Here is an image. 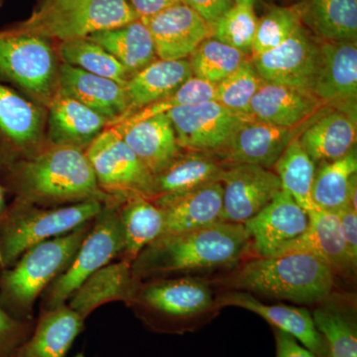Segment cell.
Masks as SVG:
<instances>
[{"label": "cell", "mask_w": 357, "mask_h": 357, "mask_svg": "<svg viewBox=\"0 0 357 357\" xmlns=\"http://www.w3.org/2000/svg\"><path fill=\"white\" fill-rule=\"evenodd\" d=\"M319 52L321 60L314 86V96L324 105L356 102V40H319Z\"/></svg>", "instance_id": "cell-20"}, {"label": "cell", "mask_w": 357, "mask_h": 357, "mask_svg": "<svg viewBox=\"0 0 357 357\" xmlns=\"http://www.w3.org/2000/svg\"><path fill=\"white\" fill-rule=\"evenodd\" d=\"M298 4L274 7L257 21L250 57L278 47L302 26Z\"/></svg>", "instance_id": "cell-39"}, {"label": "cell", "mask_w": 357, "mask_h": 357, "mask_svg": "<svg viewBox=\"0 0 357 357\" xmlns=\"http://www.w3.org/2000/svg\"><path fill=\"white\" fill-rule=\"evenodd\" d=\"M105 206L89 201L44 208L14 199L0 215V271L13 267L33 246L95 220Z\"/></svg>", "instance_id": "cell-5"}, {"label": "cell", "mask_w": 357, "mask_h": 357, "mask_svg": "<svg viewBox=\"0 0 357 357\" xmlns=\"http://www.w3.org/2000/svg\"><path fill=\"white\" fill-rule=\"evenodd\" d=\"M49 144L86 151L109 121L83 103L57 91L48 105Z\"/></svg>", "instance_id": "cell-24"}, {"label": "cell", "mask_w": 357, "mask_h": 357, "mask_svg": "<svg viewBox=\"0 0 357 357\" xmlns=\"http://www.w3.org/2000/svg\"><path fill=\"white\" fill-rule=\"evenodd\" d=\"M58 89L105 117L107 128L116 124L128 109L124 86L66 63L59 66Z\"/></svg>", "instance_id": "cell-21"}, {"label": "cell", "mask_w": 357, "mask_h": 357, "mask_svg": "<svg viewBox=\"0 0 357 357\" xmlns=\"http://www.w3.org/2000/svg\"><path fill=\"white\" fill-rule=\"evenodd\" d=\"M59 66L48 39L0 31V79L20 86L48 107L58 91Z\"/></svg>", "instance_id": "cell-9"}, {"label": "cell", "mask_w": 357, "mask_h": 357, "mask_svg": "<svg viewBox=\"0 0 357 357\" xmlns=\"http://www.w3.org/2000/svg\"><path fill=\"white\" fill-rule=\"evenodd\" d=\"M84 328V319L68 304L40 310L31 335L13 357H67Z\"/></svg>", "instance_id": "cell-27"}, {"label": "cell", "mask_w": 357, "mask_h": 357, "mask_svg": "<svg viewBox=\"0 0 357 357\" xmlns=\"http://www.w3.org/2000/svg\"><path fill=\"white\" fill-rule=\"evenodd\" d=\"M192 77L191 67L187 59L176 61L158 59L131 77L124 86L128 109L116 124L143 107L172 95Z\"/></svg>", "instance_id": "cell-29"}, {"label": "cell", "mask_w": 357, "mask_h": 357, "mask_svg": "<svg viewBox=\"0 0 357 357\" xmlns=\"http://www.w3.org/2000/svg\"><path fill=\"white\" fill-rule=\"evenodd\" d=\"M45 114L13 89L0 83V158L26 156L43 146Z\"/></svg>", "instance_id": "cell-17"}, {"label": "cell", "mask_w": 357, "mask_h": 357, "mask_svg": "<svg viewBox=\"0 0 357 357\" xmlns=\"http://www.w3.org/2000/svg\"><path fill=\"white\" fill-rule=\"evenodd\" d=\"M325 340L328 357H357L356 309L352 301L330 296L312 314Z\"/></svg>", "instance_id": "cell-31"}, {"label": "cell", "mask_w": 357, "mask_h": 357, "mask_svg": "<svg viewBox=\"0 0 357 357\" xmlns=\"http://www.w3.org/2000/svg\"><path fill=\"white\" fill-rule=\"evenodd\" d=\"M0 164H1V159H0ZM6 189H4L1 180H0V215H1L2 211L6 210Z\"/></svg>", "instance_id": "cell-48"}, {"label": "cell", "mask_w": 357, "mask_h": 357, "mask_svg": "<svg viewBox=\"0 0 357 357\" xmlns=\"http://www.w3.org/2000/svg\"><path fill=\"white\" fill-rule=\"evenodd\" d=\"M257 21L253 7L234 4L211 25V37L250 56Z\"/></svg>", "instance_id": "cell-41"}, {"label": "cell", "mask_w": 357, "mask_h": 357, "mask_svg": "<svg viewBox=\"0 0 357 357\" xmlns=\"http://www.w3.org/2000/svg\"><path fill=\"white\" fill-rule=\"evenodd\" d=\"M139 281L133 276L131 263L119 259L89 276L67 304L86 321L96 309L109 303L122 302L128 306Z\"/></svg>", "instance_id": "cell-28"}, {"label": "cell", "mask_w": 357, "mask_h": 357, "mask_svg": "<svg viewBox=\"0 0 357 357\" xmlns=\"http://www.w3.org/2000/svg\"><path fill=\"white\" fill-rule=\"evenodd\" d=\"M84 152L98 187L114 201L153 198L154 176L114 128H105Z\"/></svg>", "instance_id": "cell-10"}, {"label": "cell", "mask_w": 357, "mask_h": 357, "mask_svg": "<svg viewBox=\"0 0 357 357\" xmlns=\"http://www.w3.org/2000/svg\"><path fill=\"white\" fill-rule=\"evenodd\" d=\"M140 280L128 307L152 331L183 333L215 307L208 282L194 277Z\"/></svg>", "instance_id": "cell-6"}, {"label": "cell", "mask_w": 357, "mask_h": 357, "mask_svg": "<svg viewBox=\"0 0 357 357\" xmlns=\"http://www.w3.org/2000/svg\"><path fill=\"white\" fill-rule=\"evenodd\" d=\"M188 59L192 77L217 84L250 60V56L210 37Z\"/></svg>", "instance_id": "cell-38"}, {"label": "cell", "mask_w": 357, "mask_h": 357, "mask_svg": "<svg viewBox=\"0 0 357 357\" xmlns=\"http://www.w3.org/2000/svg\"><path fill=\"white\" fill-rule=\"evenodd\" d=\"M319 60V40L314 39L303 25L273 50L250 57L264 81L302 89L312 95Z\"/></svg>", "instance_id": "cell-12"}, {"label": "cell", "mask_w": 357, "mask_h": 357, "mask_svg": "<svg viewBox=\"0 0 357 357\" xmlns=\"http://www.w3.org/2000/svg\"><path fill=\"white\" fill-rule=\"evenodd\" d=\"M234 4L238 6H255L256 0H234Z\"/></svg>", "instance_id": "cell-49"}, {"label": "cell", "mask_w": 357, "mask_h": 357, "mask_svg": "<svg viewBox=\"0 0 357 357\" xmlns=\"http://www.w3.org/2000/svg\"><path fill=\"white\" fill-rule=\"evenodd\" d=\"M225 163L217 155L183 150L161 172L154 176L153 198L176 196L210 183L220 182Z\"/></svg>", "instance_id": "cell-30"}, {"label": "cell", "mask_w": 357, "mask_h": 357, "mask_svg": "<svg viewBox=\"0 0 357 357\" xmlns=\"http://www.w3.org/2000/svg\"><path fill=\"white\" fill-rule=\"evenodd\" d=\"M324 105L311 93L263 81L251 100L248 115L253 121L294 128L311 119Z\"/></svg>", "instance_id": "cell-23"}, {"label": "cell", "mask_w": 357, "mask_h": 357, "mask_svg": "<svg viewBox=\"0 0 357 357\" xmlns=\"http://www.w3.org/2000/svg\"><path fill=\"white\" fill-rule=\"evenodd\" d=\"M311 119L294 128L248 119L232 133L218 157L223 163L252 164L272 169L288 145L299 137Z\"/></svg>", "instance_id": "cell-15"}, {"label": "cell", "mask_w": 357, "mask_h": 357, "mask_svg": "<svg viewBox=\"0 0 357 357\" xmlns=\"http://www.w3.org/2000/svg\"><path fill=\"white\" fill-rule=\"evenodd\" d=\"M250 246L243 225L218 222L202 229L164 234L131 263L137 280L234 266Z\"/></svg>", "instance_id": "cell-2"}, {"label": "cell", "mask_w": 357, "mask_h": 357, "mask_svg": "<svg viewBox=\"0 0 357 357\" xmlns=\"http://www.w3.org/2000/svg\"><path fill=\"white\" fill-rule=\"evenodd\" d=\"M74 357H86V356H84V354L83 351H79V352H77L76 356H75Z\"/></svg>", "instance_id": "cell-50"}, {"label": "cell", "mask_w": 357, "mask_h": 357, "mask_svg": "<svg viewBox=\"0 0 357 357\" xmlns=\"http://www.w3.org/2000/svg\"><path fill=\"white\" fill-rule=\"evenodd\" d=\"M137 20L126 0H42L30 17L10 31L65 42Z\"/></svg>", "instance_id": "cell-7"}, {"label": "cell", "mask_w": 357, "mask_h": 357, "mask_svg": "<svg viewBox=\"0 0 357 357\" xmlns=\"http://www.w3.org/2000/svg\"><path fill=\"white\" fill-rule=\"evenodd\" d=\"M59 54L66 64L112 79L122 86H126L131 77L119 60L88 38L62 42Z\"/></svg>", "instance_id": "cell-37"}, {"label": "cell", "mask_w": 357, "mask_h": 357, "mask_svg": "<svg viewBox=\"0 0 357 357\" xmlns=\"http://www.w3.org/2000/svg\"><path fill=\"white\" fill-rule=\"evenodd\" d=\"M218 306H236L255 312L274 328L290 335L317 357H328L325 340L317 330L312 314L304 307L263 304L251 293L234 291L218 300Z\"/></svg>", "instance_id": "cell-18"}, {"label": "cell", "mask_w": 357, "mask_h": 357, "mask_svg": "<svg viewBox=\"0 0 357 357\" xmlns=\"http://www.w3.org/2000/svg\"><path fill=\"white\" fill-rule=\"evenodd\" d=\"M356 173V148L342 158L317 166L312 191L314 208L337 213L349 204V190Z\"/></svg>", "instance_id": "cell-35"}, {"label": "cell", "mask_w": 357, "mask_h": 357, "mask_svg": "<svg viewBox=\"0 0 357 357\" xmlns=\"http://www.w3.org/2000/svg\"><path fill=\"white\" fill-rule=\"evenodd\" d=\"M223 188L210 183L192 191L151 199L164 213V234H178L222 222Z\"/></svg>", "instance_id": "cell-22"}, {"label": "cell", "mask_w": 357, "mask_h": 357, "mask_svg": "<svg viewBox=\"0 0 357 357\" xmlns=\"http://www.w3.org/2000/svg\"><path fill=\"white\" fill-rule=\"evenodd\" d=\"M211 25L234 6V0H182Z\"/></svg>", "instance_id": "cell-45"}, {"label": "cell", "mask_w": 357, "mask_h": 357, "mask_svg": "<svg viewBox=\"0 0 357 357\" xmlns=\"http://www.w3.org/2000/svg\"><path fill=\"white\" fill-rule=\"evenodd\" d=\"M335 272L317 256L306 252L257 257L234 277L237 290L296 304H319L333 294Z\"/></svg>", "instance_id": "cell-3"}, {"label": "cell", "mask_w": 357, "mask_h": 357, "mask_svg": "<svg viewBox=\"0 0 357 357\" xmlns=\"http://www.w3.org/2000/svg\"><path fill=\"white\" fill-rule=\"evenodd\" d=\"M36 319H18L0 304V357H13L30 337Z\"/></svg>", "instance_id": "cell-43"}, {"label": "cell", "mask_w": 357, "mask_h": 357, "mask_svg": "<svg viewBox=\"0 0 357 357\" xmlns=\"http://www.w3.org/2000/svg\"><path fill=\"white\" fill-rule=\"evenodd\" d=\"M112 128L153 176L165 169L184 150L178 145L172 122L166 114Z\"/></svg>", "instance_id": "cell-26"}, {"label": "cell", "mask_w": 357, "mask_h": 357, "mask_svg": "<svg viewBox=\"0 0 357 357\" xmlns=\"http://www.w3.org/2000/svg\"><path fill=\"white\" fill-rule=\"evenodd\" d=\"M180 147L217 155L230 136L250 117L236 114L215 100L185 105L167 112Z\"/></svg>", "instance_id": "cell-11"}, {"label": "cell", "mask_w": 357, "mask_h": 357, "mask_svg": "<svg viewBox=\"0 0 357 357\" xmlns=\"http://www.w3.org/2000/svg\"><path fill=\"white\" fill-rule=\"evenodd\" d=\"M121 204L103 206L69 266L42 294L40 309L67 304L73 294L89 276L119 257L124 245L119 218Z\"/></svg>", "instance_id": "cell-8"}, {"label": "cell", "mask_w": 357, "mask_h": 357, "mask_svg": "<svg viewBox=\"0 0 357 357\" xmlns=\"http://www.w3.org/2000/svg\"><path fill=\"white\" fill-rule=\"evenodd\" d=\"M263 81L264 79L249 60L217 84L215 100L236 114L249 117L251 100Z\"/></svg>", "instance_id": "cell-40"}, {"label": "cell", "mask_w": 357, "mask_h": 357, "mask_svg": "<svg viewBox=\"0 0 357 357\" xmlns=\"http://www.w3.org/2000/svg\"><path fill=\"white\" fill-rule=\"evenodd\" d=\"M222 222L243 225L264 208L281 191L272 169L243 163H225Z\"/></svg>", "instance_id": "cell-13"}, {"label": "cell", "mask_w": 357, "mask_h": 357, "mask_svg": "<svg viewBox=\"0 0 357 357\" xmlns=\"http://www.w3.org/2000/svg\"><path fill=\"white\" fill-rule=\"evenodd\" d=\"M282 190L288 192L307 213L314 210L312 191L317 165L295 138L274 164Z\"/></svg>", "instance_id": "cell-36"}, {"label": "cell", "mask_w": 357, "mask_h": 357, "mask_svg": "<svg viewBox=\"0 0 357 357\" xmlns=\"http://www.w3.org/2000/svg\"><path fill=\"white\" fill-rule=\"evenodd\" d=\"M0 180L15 199L44 208L89 201L122 204L100 190L86 152L74 147L43 145L31 154L4 160Z\"/></svg>", "instance_id": "cell-1"}, {"label": "cell", "mask_w": 357, "mask_h": 357, "mask_svg": "<svg viewBox=\"0 0 357 357\" xmlns=\"http://www.w3.org/2000/svg\"><path fill=\"white\" fill-rule=\"evenodd\" d=\"M276 357H317L288 333L274 328Z\"/></svg>", "instance_id": "cell-46"}, {"label": "cell", "mask_w": 357, "mask_h": 357, "mask_svg": "<svg viewBox=\"0 0 357 357\" xmlns=\"http://www.w3.org/2000/svg\"><path fill=\"white\" fill-rule=\"evenodd\" d=\"M124 245L117 259L132 263L150 243L162 236L165 227L164 213L151 199L135 196L119 206Z\"/></svg>", "instance_id": "cell-32"}, {"label": "cell", "mask_w": 357, "mask_h": 357, "mask_svg": "<svg viewBox=\"0 0 357 357\" xmlns=\"http://www.w3.org/2000/svg\"><path fill=\"white\" fill-rule=\"evenodd\" d=\"M93 222L33 246L13 267L0 271V304L9 314L33 319L37 300L69 266Z\"/></svg>", "instance_id": "cell-4"}, {"label": "cell", "mask_w": 357, "mask_h": 357, "mask_svg": "<svg viewBox=\"0 0 357 357\" xmlns=\"http://www.w3.org/2000/svg\"><path fill=\"white\" fill-rule=\"evenodd\" d=\"M356 119L340 109L319 112L299 136L317 166L342 158L356 148Z\"/></svg>", "instance_id": "cell-25"}, {"label": "cell", "mask_w": 357, "mask_h": 357, "mask_svg": "<svg viewBox=\"0 0 357 357\" xmlns=\"http://www.w3.org/2000/svg\"><path fill=\"white\" fill-rule=\"evenodd\" d=\"M215 88H217L215 84L208 83V82L203 81L198 77H192L172 95L152 103L148 107H143L142 109L138 110L119 124H131L155 116V115L167 114L177 107L215 100Z\"/></svg>", "instance_id": "cell-42"}, {"label": "cell", "mask_w": 357, "mask_h": 357, "mask_svg": "<svg viewBox=\"0 0 357 357\" xmlns=\"http://www.w3.org/2000/svg\"><path fill=\"white\" fill-rule=\"evenodd\" d=\"M140 20L151 34L160 60H185L211 37V25L183 1Z\"/></svg>", "instance_id": "cell-16"}, {"label": "cell", "mask_w": 357, "mask_h": 357, "mask_svg": "<svg viewBox=\"0 0 357 357\" xmlns=\"http://www.w3.org/2000/svg\"><path fill=\"white\" fill-rule=\"evenodd\" d=\"M139 18L150 17L182 0H126Z\"/></svg>", "instance_id": "cell-47"}, {"label": "cell", "mask_w": 357, "mask_h": 357, "mask_svg": "<svg viewBox=\"0 0 357 357\" xmlns=\"http://www.w3.org/2000/svg\"><path fill=\"white\" fill-rule=\"evenodd\" d=\"M337 213L347 252L351 261L357 265V211L347 204Z\"/></svg>", "instance_id": "cell-44"}, {"label": "cell", "mask_w": 357, "mask_h": 357, "mask_svg": "<svg viewBox=\"0 0 357 357\" xmlns=\"http://www.w3.org/2000/svg\"><path fill=\"white\" fill-rule=\"evenodd\" d=\"M88 39L112 54L131 77L158 60L151 34L140 18L121 27L93 33Z\"/></svg>", "instance_id": "cell-33"}, {"label": "cell", "mask_w": 357, "mask_h": 357, "mask_svg": "<svg viewBox=\"0 0 357 357\" xmlns=\"http://www.w3.org/2000/svg\"><path fill=\"white\" fill-rule=\"evenodd\" d=\"M307 215L309 225L306 231L275 255L290 252L310 253L323 260L335 275L354 277L357 265L351 261L347 252L337 213L316 208Z\"/></svg>", "instance_id": "cell-19"}, {"label": "cell", "mask_w": 357, "mask_h": 357, "mask_svg": "<svg viewBox=\"0 0 357 357\" xmlns=\"http://www.w3.org/2000/svg\"><path fill=\"white\" fill-rule=\"evenodd\" d=\"M302 24L325 41L357 39V0H302Z\"/></svg>", "instance_id": "cell-34"}, {"label": "cell", "mask_w": 357, "mask_h": 357, "mask_svg": "<svg viewBox=\"0 0 357 357\" xmlns=\"http://www.w3.org/2000/svg\"><path fill=\"white\" fill-rule=\"evenodd\" d=\"M309 215L287 192L281 190L257 215L243 223L249 244L257 257L277 255L306 231Z\"/></svg>", "instance_id": "cell-14"}]
</instances>
